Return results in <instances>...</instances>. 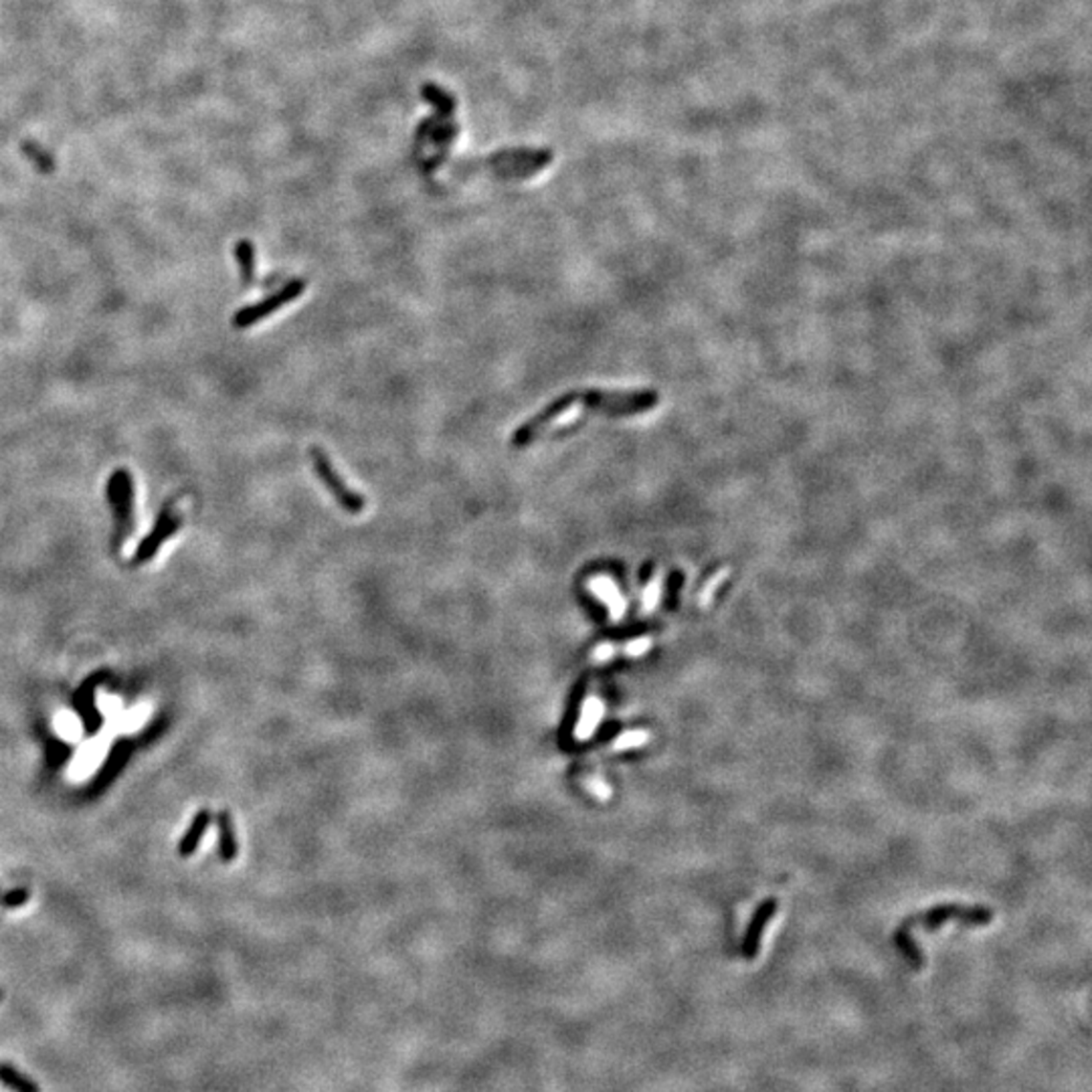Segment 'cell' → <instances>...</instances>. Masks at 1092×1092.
<instances>
[{
    "instance_id": "18",
    "label": "cell",
    "mask_w": 1092,
    "mask_h": 1092,
    "mask_svg": "<svg viewBox=\"0 0 1092 1092\" xmlns=\"http://www.w3.org/2000/svg\"><path fill=\"white\" fill-rule=\"evenodd\" d=\"M585 787H587L589 794H591L593 797H597L599 801H607V799H611V787H609V785H607L603 779H599V777H591V779H585Z\"/></svg>"
},
{
    "instance_id": "19",
    "label": "cell",
    "mask_w": 1092,
    "mask_h": 1092,
    "mask_svg": "<svg viewBox=\"0 0 1092 1092\" xmlns=\"http://www.w3.org/2000/svg\"><path fill=\"white\" fill-rule=\"evenodd\" d=\"M649 645H651L649 638H640V640H633V642H629V644L623 647V654H625L627 658H640V656L647 654Z\"/></svg>"
},
{
    "instance_id": "1",
    "label": "cell",
    "mask_w": 1092,
    "mask_h": 1092,
    "mask_svg": "<svg viewBox=\"0 0 1092 1092\" xmlns=\"http://www.w3.org/2000/svg\"><path fill=\"white\" fill-rule=\"evenodd\" d=\"M553 161L551 150H504L498 154H491L480 161H457L451 164L453 174H468L473 170L490 168L502 179H524Z\"/></svg>"
},
{
    "instance_id": "11",
    "label": "cell",
    "mask_w": 1092,
    "mask_h": 1092,
    "mask_svg": "<svg viewBox=\"0 0 1092 1092\" xmlns=\"http://www.w3.org/2000/svg\"><path fill=\"white\" fill-rule=\"evenodd\" d=\"M235 257L241 272V286L251 288L255 284V248L250 239H241L235 245Z\"/></svg>"
},
{
    "instance_id": "13",
    "label": "cell",
    "mask_w": 1092,
    "mask_h": 1092,
    "mask_svg": "<svg viewBox=\"0 0 1092 1092\" xmlns=\"http://www.w3.org/2000/svg\"><path fill=\"white\" fill-rule=\"evenodd\" d=\"M0 1082L12 1092H41L37 1082L29 1079L21 1070H16V1066L7 1062H0Z\"/></svg>"
},
{
    "instance_id": "3",
    "label": "cell",
    "mask_w": 1092,
    "mask_h": 1092,
    "mask_svg": "<svg viewBox=\"0 0 1092 1092\" xmlns=\"http://www.w3.org/2000/svg\"><path fill=\"white\" fill-rule=\"evenodd\" d=\"M310 457H312V464H314V471L318 473V478L322 480V484L326 486V490L334 496V500L339 502V506L342 510H346L348 514H362L366 510V498H362L357 491H352L344 480L339 475V471L334 470L332 462L328 460V455L324 453L322 448H310Z\"/></svg>"
},
{
    "instance_id": "15",
    "label": "cell",
    "mask_w": 1092,
    "mask_h": 1092,
    "mask_svg": "<svg viewBox=\"0 0 1092 1092\" xmlns=\"http://www.w3.org/2000/svg\"><path fill=\"white\" fill-rule=\"evenodd\" d=\"M21 150H23V154H27L29 161L37 166L41 172L55 170V161H53V156L45 148H41L39 144H34V142H31V140H27V142L21 144Z\"/></svg>"
},
{
    "instance_id": "8",
    "label": "cell",
    "mask_w": 1092,
    "mask_h": 1092,
    "mask_svg": "<svg viewBox=\"0 0 1092 1092\" xmlns=\"http://www.w3.org/2000/svg\"><path fill=\"white\" fill-rule=\"evenodd\" d=\"M603 714H605V704L597 696H587L583 707H580L577 727L573 731L577 741H589V738L597 732L599 722L603 720Z\"/></svg>"
},
{
    "instance_id": "14",
    "label": "cell",
    "mask_w": 1092,
    "mask_h": 1092,
    "mask_svg": "<svg viewBox=\"0 0 1092 1092\" xmlns=\"http://www.w3.org/2000/svg\"><path fill=\"white\" fill-rule=\"evenodd\" d=\"M217 827H219V854H221L223 862H231L237 854V841H235V832H233L231 819H229V814L223 812L217 816Z\"/></svg>"
},
{
    "instance_id": "6",
    "label": "cell",
    "mask_w": 1092,
    "mask_h": 1092,
    "mask_svg": "<svg viewBox=\"0 0 1092 1092\" xmlns=\"http://www.w3.org/2000/svg\"><path fill=\"white\" fill-rule=\"evenodd\" d=\"M575 403H579V393H567V395H560L558 399H555L551 404H546V407L536 413L531 421H526L524 426H520L514 435H513V446L514 448H524V446H531L535 439L538 437V433L542 431V427L549 426L557 417H560L565 411L573 409Z\"/></svg>"
},
{
    "instance_id": "10",
    "label": "cell",
    "mask_w": 1092,
    "mask_h": 1092,
    "mask_svg": "<svg viewBox=\"0 0 1092 1092\" xmlns=\"http://www.w3.org/2000/svg\"><path fill=\"white\" fill-rule=\"evenodd\" d=\"M208 823H210V814L207 812V809H201V812H199L195 818H192L190 827H188L186 834H185V836L181 838V841H179V854H181L183 858H188V856H192V854L197 852V848H199V843H201V840H203V836H205V832H207Z\"/></svg>"
},
{
    "instance_id": "2",
    "label": "cell",
    "mask_w": 1092,
    "mask_h": 1092,
    "mask_svg": "<svg viewBox=\"0 0 1092 1092\" xmlns=\"http://www.w3.org/2000/svg\"><path fill=\"white\" fill-rule=\"evenodd\" d=\"M108 500L114 513V544H124L134 524V480L128 470H116L108 480Z\"/></svg>"
},
{
    "instance_id": "17",
    "label": "cell",
    "mask_w": 1092,
    "mask_h": 1092,
    "mask_svg": "<svg viewBox=\"0 0 1092 1092\" xmlns=\"http://www.w3.org/2000/svg\"><path fill=\"white\" fill-rule=\"evenodd\" d=\"M29 898H31V894L27 888H14L0 898V905H3L5 908H19L29 901Z\"/></svg>"
},
{
    "instance_id": "7",
    "label": "cell",
    "mask_w": 1092,
    "mask_h": 1092,
    "mask_svg": "<svg viewBox=\"0 0 1092 1092\" xmlns=\"http://www.w3.org/2000/svg\"><path fill=\"white\" fill-rule=\"evenodd\" d=\"M99 676L94 678H87V682H83L79 686V690L74 694V707L83 722V732L85 736H94L99 732L101 725H103V716L96 707V686L101 682L98 680Z\"/></svg>"
},
{
    "instance_id": "12",
    "label": "cell",
    "mask_w": 1092,
    "mask_h": 1092,
    "mask_svg": "<svg viewBox=\"0 0 1092 1092\" xmlns=\"http://www.w3.org/2000/svg\"><path fill=\"white\" fill-rule=\"evenodd\" d=\"M421 96L426 101H429L433 108L437 110V118L439 120H449L453 110H455V99L451 94L444 92L442 87H437L433 83H426L421 87Z\"/></svg>"
},
{
    "instance_id": "20",
    "label": "cell",
    "mask_w": 1092,
    "mask_h": 1092,
    "mask_svg": "<svg viewBox=\"0 0 1092 1092\" xmlns=\"http://www.w3.org/2000/svg\"><path fill=\"white\" fill-rule=\"evenodd\" d=\"M615 651H618V647H615L613 644H599V645L593 649L591 660H593L595 664H605V662L613 660Z\"/></svg>"
},
{
    "instance_id": "5",
    "label": "cell",
    "mask_w": 1092,
    "mask_h": 1092,
    "mask_svg": "<svg viewBox=\"0 0 1092 1092\" xmlns=\"http://www.w3.org/2000/svg\"><path fill=\"white\" fill-rule=\"evenodd\" d=\"M181 526H183L181 516L174 513L172 504L168 502V504L161 510V514H158L156 524H154L152 531L144 536L142 542L138 544V549H136L134 558H132V565H144V562H148L150 558H154V557L158 555V551H161V546H163L168 538H172L176 533H179Z\"/></svg>"
},
{
    "instance_id": "21",
    "label": "cell",
    "mask_w": 1092,
    "mask_h": 1092,
    "mask_svg": "<svg viewBox=\"0 0 1092 1092\" xmlns=\"http://www.w3.org/2000/svg\"><path fill=\"white\" fill-rule=\"evenodd\" d=\"M0 997H3V992H0Z\"/></svg>"
},
{
    "instance_id": "16",
    "label": "cell",
    "mask_w": 1092,
    "mask_h": 1092,
    "mask_svg": "<svg viewBox=\"0 0 1092 1092\" xmlns=\"http://www.w3.org/2000/svg\"><path fill=\"white\" fill-rule=\"evenodd\" d=\"M647 741H649L647 731H627V732H623L615 738L611 749L613 751H629V749L644 747Z\"/></svg>"
},
{
    "instance_id": "4",
    "label": "cell",
    "mask_w": 1092,
    "mask_h": 1092,
    "mask_svg": "<svg viewBox=\"0 0 1092 1092\" xmlns=\"http://www.w3.org/2000/svg\"><path fill=\"white\" fill-rule=\"evenodd\" d=\"M306 286H308L306 279H294V281H290V284H286L284 288H281L279 292H275L273 295H270V297H266V299H261V302H257V304L241 308V310L233 316V320H231L233 326L243 330V328L255 326V324L261 322V320H266L268 316L275 314L277 310H281L284 306L292 304L294 299H297L299 295H302V294L306 292Z\"/></svg>"
},
{
    "instance_id": "9",
    "label": "cell",
    "mask_w": 1092,
    "mask_h": 1092,
    "mask_svg": "<svg viewBox=\"0 0 1092 1092\" xmlns=\"http://www.w3.org/2000/svg\"><path fill=\"white\" fill-rule=\"evenodd\" d=\"M589 591H593L597 595V599L601 603H605L611 611V620L613 622H620L622 615L625 613V603L623 599L618 591V585L613 583L611 579L607 577H597L593 580H589Z\"/></svg>"
}]
</instances>
